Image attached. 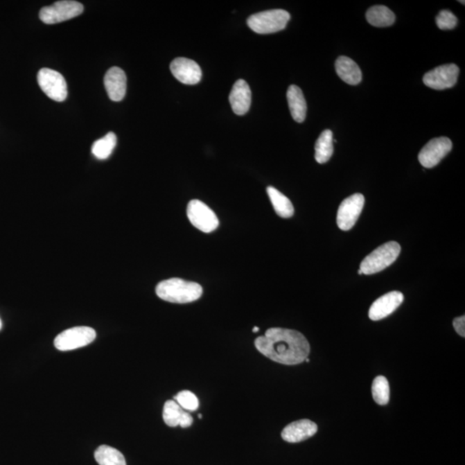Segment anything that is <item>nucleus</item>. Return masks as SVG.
<instances>
[{"instance_id":"1","label":"nucleus","mask_w":465,"mask_h":465,"mask_svg":"<svg viewBox=\"0 0 465 465\" xmlns=\"http://www.w3.org/2000/svg\"><path fill=\"white\" fill-rule=\"evenodd\" d=\"M254 345L266 358L286 365L303 363L310 353L306 337L293 329L269 328L255 340Z\"/></svg>"},{"instance_id":"2","label":"nucleus","mask_w":465,"mask_h":465,"mask_svg":"<svg viewBox=\"0 0 465 465\" xmlns=\"http://www.w3.org/2000/svg\"><path fill=\"white\" fill-rule=\"evenodd\" d=\"M156 294L161 299L173 304H189L200 299L203 288L198 283L181 279L164 280L156 286Z\"/></svg>"},{"instance_id":"3","label":"nucleus","mask_w":465,"mask_h":465,"mask_svg":"<svg viewBox=\"0 0 465 465\" xmlns=\"http://www.w3.org/2000/svg\"><path fill=\"white\" fill-rule=\"evenodd\" d=\"M400 253V245L396 241H389L378 247L365 257L361 262L360 270L365 275L382 272L396 261Z\"/></svg>"},{"instance_id":"4","label":"nucleus","mask_w":465,"mask_h":465,"mask_svg":"<svg viewBox=\"0 0 465 465\" xmlns=\"http://www.w3.org/2000/svg\"><path fill=\"white\" fill-rule=\"evenodd\" d=\"M290 19V13L285 10H269L248 17L247 26L258 34H272L286 29Z\"/></svg>"},{"instance_id":"5","label":"nucleus","mask_w":465,"mask_h":465,"mask_svg":"<svg viewBox=\"0 0 465 465\" xmlns=\"http://www.w3.org/2000/svg\"><path fill=\"white\" fill-rule=\"evenodd\" d=\"M83 10L82 3L72 0H63L42 8L39 17L46 24H55L80 16Z\"/></svg>"},{"instance_id":"6","label":"nucleus","mask_w":465,"mask_h":465,"mask_svg":"<svg viewBox=\"0 0 465 465\" xmlns=\"http://www.w3.org/2000/svg\"><path fill=\"white\" fill-rule=\"evenodd\" d=\"M96 339V332L89 326H76L60 333L55 340V346L59 351L81 349Z\"/></svg>"},{"instance_id":"7","label":"nucleus","mask_w":465,"mask_h":465,"mask_svg":"<svg viewBox=\"0 0 465 465\" xmlns=\"http://www.w3.org/2000/svg\"><path fill=\"white\" fill-rule=\"evenodd\" d=\"M187 216L195 228L202 232L211 233L219 226V220L215 212L203 202L191 200L187 206Z\"/></svg>"},{"instance_id":"8","label":"nucleus","mask_w":465,"mask_h":465,"mask_svg":"<svg viewBox=\"0 0 465 465\" xmlns=\"http://www.w3.org/2000/svg\"><path fill=\"white\" fill-rule=\"evenodd\" d=\"M37 82L42 91L52 100L62 102L67 97L66 80L56 71L42 69L37 74Z\"/></svg>"},{"instance_id":"9","label":"nucleus","mask_w":465,"mask_h":465,"mask_svg":"<svg viewBox=\"0 0 465 465\" xmlns=\"http://www.w3.org/2000/svg\"><path fill=\"white\" fill-rule=\"evenodd\" d=\"M365 197L360 193L351 195L340 204L337 213V225L343 231L353 228L363 211Z\"/></svg>"},{"instance_id":"10","label":"nucleus","mask_w":465,"mask_h":465,"mask_svg":"<svg viewBox=\"0 0 465 465\" xmlns=\"http://www.w3.org/2000/svg\"><path fill=\"white\" fill-rule=\"evenodd\" d=\"M453 148L452 141L447 137H438L429 141L419 154L418 159L425 168H432L449 154Z\"/></svg>"},{"instance_id":"11","label":"nucleus","mask_w":465,"mask_h":465,"mask_svg":"<svg viewBox=\"0 0 465 465\" xmlns=\"http://www.w3.org/2000/svg\"><path fill=\"white\" fill-rule=\"evenodd\" d=\"M459 76V67L455 64H446L425 73L423 82L435 90H445L455 86Z\"/></svg>"},{"instance_id":"12","label":"nucleus","mask_w":465,"mask_h":465,"mask_svg":"<svg viewBox=\"0 0 465 465\" xmlns=\"http://www.w3.org/2000/svg\"><path fill=\"white\" fill-rule=\"evenodd\" d=\"M403 300V295L400 291H392L385 294L372 304L369 310V317L372 321L382 320L396 311Z\"/></svg>"},{"instance_id":"13","label":"nucleus","mask_w":465,"mask_h":465,"mask_svg":"<svg viewBox=\"0 0 465 465\" xmlns=\"http://www.w3.org/2000/svg\"><path fill=\"white\" fill-rule=\"evenodd\" d=\"M170 69L173 76L186 85H196L201 80L202 70L193 60L179 58L173 60Z\"/></svg>"},{"instance_id":"14","label":"nucleus","mask_w":465,"mask_h":465,"mask_svg":"<svg viewBox=\"0 0 465 465\" xmlns=\"http://www.w3.org/2000/svg\"><path fill=\"white\" fill-rule=\"evenodd\" d=\"M317 431L318 427L315 422L304 419L286 425L282 431L281 436L286 442L299 443L311 438Z\"/></svg>"},{"instance_id":"15","label":"nucleus","mask_w":465,"mask_h":465,"mask_svg":"<svg viewBox=\"0 0 465 465\" xmlns=\"http://www.w3.org/2000/svg\"><path fill=\"white\" fill-rule=\"evenodd\" d=\"M105 87L112 101H122L127 91V77L119 67H112L105 76Z\"/></svg>"},{"instance_id":"16","label":"nucleus","mask_w":465,"mask_h":465,"mask_svg":"<svg viewBox=\"0 0 465 465\" xmlns=\"http://www.w3.org/2000/svg\"><path fill=\"white\" fill-rule=\"evenodd\" d=\"M229 102L233 112L238 116L247 114L252 102V92L249 86L244 80L234 83L229 95Z\"/></svg>"},{"instance_id":"17","label":"nucleus","mask_w":465,"mask_h":465,"mask_svg":"<svg viewBox=\"0 0 465 465\" xmlns=\"http://www.w3.org/2000/svg\"><path fill=\"white\" fill-rule=\"evenodd\" d=\"M163 420L171 428L180 425L182 428H186L191 427L193 423V416L184 411L175 400L166 401L164 408H163Z\"/></svg>"},{"instance_id":"18","label":"nucleus","mask_w":465,"mask_h":465,"mask_svg":"<svg viewBox=\"0 0 465 465\" xmlns=\"http://www.w3.org/2000/svg\"><path fill=\"white\" fill-rule=\"evenodd\" d=\"M335 70L340 79L351 86H356L361 82L362 72L360 67L346 56H340L336 60Z\"/></svg>"},{"instance_id":"19","label":"nucleus","mask_w":465,"mask_h":465,"mask_svg":"<svg viewBox=\"0 0 465 465\" xmlns=\"http://www.w3.org/2000/svg\"><path fill=\"white\" fill-rule=\"evenodd\" d=\"M287 100L293 119L297 123L304 122L307 114V103L301 89L295 85L287 91Z\"/></svg>"},{"instance_id":"20","label":"nucleus","mask_w":465,"mask_h":465,"mask_svg":"<svg viewBox=\"0 0 465 465\" xmlns=\"http://www.w3.org/2000/svg\"><path fill=\"white\" fill-rule=\"evenodd\" d=\"M368 23L375 27H389L395 23L396 15L392 10L385 6L371 7L367 12Z\"/></svg>"},{"instance_id":"21","label":"nucleus","mask_w":465,"mask_h":465,"mask_svg":"<svg viewBox=\"0 0 465 465\" xmlns=\"http://www.w3.org/2000/svg\"><path fill=\"white\" fill-rule=\"evenodd\" d=\"M266 191L273 208L280 218H290L294 215V207L288 198L272 186L267 187Z\"/></svg>"},{"instance_id":"22","label":"nucleus","mask_w":465,"mask_h":465,"mask_svg":"<svg viewBox=\"0 0 465 465\" xmlns=\"http://www.w3.org/2000/svg\"><path fill=\"white\" fill-rule=\"evenodd\" d=\"M333 132L330 130L323 131L319 137L315 146V158L319 164H324L331 159L333 152Z\"/></svg>"},{"instance_id":"23","label":"nucleus","mask_w":465,"mask_h":465,"mask_svg":"<svg viewBox=\"0 0 465 465\" xmlns=\"http://www.w3.org/2000/svg\"><path fill=\"white\" fill-rule=\"evenodd\" d=\"M94 457L99 465H127L123 453L109 446H99Z\"/></svg>"},{"instance_id":"24","label":"nucleus","mask_w":465,"mask_h":465,"mask_svg":"<svg viewBox=\"0 0 465 465\" xmlns=\"http://www.w3.org/2000/svg\"><path fill=\"white\" fill-rule=\"evenodd\" d=\"M116 137L115 133L109 132L105 137L96 141L92 145L91 152L96 158L105 159L109 157L116 148Z\"/></svg>"},{"instance_id":"25","label":"nucleus","mask_w":465,"mask_h":465,"mask_svg":"<svg viewBox=\"0 0 465 465\" xmlns=\"http://www.w3.org/2000/svg\"><path fill=\"white\" fill-rule=\"evenodd\" d=\"M372 396L378 405L385 406L389 403L390 389L388 380L383 376L374 379L371 386Z\"/></svg>"},{"instance_id":"26","label":"nucleus","mask_w":465,"mask_h":465,"mask_svg":"<svg viewBox=\"0 0 465 465\" xmlns=\"http://www.w3.org/2000/svg\"><path fill=\"white\" fill-rule=\"evenodd\" d=\"M175 402L184 410L196 411L200 407V401L193 392L189 390H182L175 396Z\"/></svg>"},{"instance_id":"27","label":"nucleus","mask_w":465,"mask_h":465,"mask_svg":"<svg viewBox=\"0 0 465 465\" xmlns=\"http://www.w3.org/2000/svg\"><path fill=\"white\" fill-rule=\"evenodd\" d=\"M436 24L440 30H453L457 26V19L449 10H443L436 17Z\"/></svg>"},{"instance_id":"28","label":"nucleus","mask_w":465,"mask_h":465,"mask_svg":"<svg viewBox=\"0 0 465 465\" xmlns=\"http://www.w3.org/2000/svg\"><path fill=\"white\" fill-rule=\"evenodd\" d=\"M453 328L460 336L465 337V317H457L453 320Z\"/></svg>"},{"instance_id":"29","label":"nucleus","mask_w":465,"mask_h":465,"mask_svg":"<svg viewBox=\"0 0 465 465\" xmlns=\"http://www.w3.org/2000/svg\"><path fill=\"white\" fill-rule=\"evenodd\" d=\"M258 330H260V328H258V326H255V328H253V332L257 333L258 332Z\"/></svg>"},{"instance_id":"30","label":"nucleus","mask_w":465,"mask_h":465,"mask_svg":"<svg viewBox=\"0 0 465 465\" xmlns=\"http://www.w3.org/2000/svg\"><path fill=\"white\" fill-rule=\"evenodd\" d=\"M2 328V321L1 319H0V330Z\"/></svg>"},{"instance_id":"31","label":"nucleus","mask_w":465,"mask_h":465,"mask_svg":"<svg viewBox=\"0 0 465 465\" xmlns=\"http://www.w3.org/2000/svg\"><path fill=\"white\" fill-rule=\"evenodd\" d=\"M358 274L362 275V274H363V272H362L360 270V271H358Z\"/></svg>"},{"instance_id":"32","label":"nucleus","mask_w":465,"mask_h":465,"mask_svg":"<svg viewBox=\"0 0 465 465\" xmlns=\"http://www.w3.org/2000/svg\"><path fill=\"white\" fill-rule=\"evenodd\" d=\"M304 361L307 362V363H308V362H310V360H308V358H307L306 360H305Z\"/></svg>"},{"instance_id":"33","label":"nucleus","mask_w":465,"mask_h":465,"mask_svg":"<svg viewBox=\"0 0 465 465\" xmlns=\"http://www.w3.org/2000/svg\"><path fill=\"white\" fill-rule=\"evenodd\" d=\"M202 417H203V415L200 414V418L202 419Z\"/></svg>"},{"instance_id":"34","label":"nucleus","mask_w":465,"mask_h":465,"mask_svg":"<svg viewBox=\"0 0 465 465\" xmlns=\"http://www.w3.org/2000/svg\"><path fill=\"white\" fill-rule=\"evenodd\" d=\"M460 3H462L463 5H464V1H459Z\"/></svg>"}]
</instances>
